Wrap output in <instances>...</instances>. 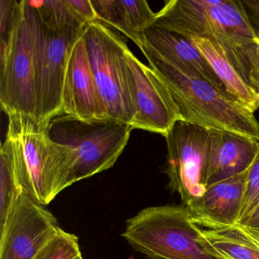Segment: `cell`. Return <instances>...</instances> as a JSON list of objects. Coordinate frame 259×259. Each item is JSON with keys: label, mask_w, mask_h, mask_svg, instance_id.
<instances>
[{"label": "cell", "mask_w": 259, "mask_h": 259, "mask_svg": "<svg viewBox=\"0 0 259 259\" xmlns=\"http://www.w3.org/2000/svg\"><path fill=\"white\" fill-rule=\"evenodd\" d=\"M242 225L259 233V204L253 210L252 213L248 216L246 220L241 223Z\"/></svg>", "instance_id": "cell-28"}, {"label": "cell", "mask_w": 259, "mask_h": 259, "mask_svg": "<svg viewBox=\"0 0 259 259\" xmlns=\"http://www.w3.org/2000/svg\"><path fill=\"white\" fill-rule=\"evenodd\" d=\"M22 191L11 144L6 139L0 151V227L7 221Z\"/></svg>", "instance_id": "cell-18"}, {"label": "cell", "mask_w": 259, "mask_h": 259, "mask_svg": "<svg viewBox=\"0 0 259 259\" xmlns=\"http://www.w3.org/2000/svg\"><path fill=\"white\" fill-rule=\"evenodd\" d=\"M35 72L34 13L29 1L22 0L10 40L0 49V103L7 116L36 121Z\"/></svg>", "instance_id": "cell-6"}, {"label": "cell", "mask_w": 259, "mask_h": 259, "mask_svg": "<svg viewBox=\"0 0 259 259\" xmlns=\"http://www.w3.org/2000/svg\"><path fill=\"white\" fill-rule=\"evenodd\" d=\"M33 13L35 34L36 122L42 126H48L54 118L63 112V89L69 57L86 27L51 31L42 25L34 9Z\"/></svg>", "instance_id": "cell-8"}, {"label": "cell", "mask_w": 259, "mask_h": 259, "mask_svg": "<svg viewBox=\"0 0 259 259\" xmlns=\"http://www.w3.org/2000/svg\"><path fill=\"white\" fill-rule=\"evenodd\" d=\"M207 60L227 94L251 113L259 108V98L227 60L219 46L206 39H192Z\"/></svg>", "instance_id": "cell-17"}, {"label": "cell", "mask_w": 259, "mask_h": 259, "mask_svg": "<svg viewBox=\"0 0 259 259\" xmlns=\"http://www.w3.org/2000/svg\"><path fill=\"white\" fill-rule=\"evenodd\" d=\"M122 236L148 259H217L203 246L202 229L183 204L142 209L127 220Z\"/></svg>", "instance_id": "cell-3"}, {"label": "cell", "mask_w": 259, "mask_h": 259, "mask_svg": "<svg viewBox=\"0 0 259 259\" xmlns=\"http://www.w3.org/2000/svg\"><path fill=\"white\" fill-rule=\"evenodd\" d=\"M167 147L165 174L168 187L187 205L207 189L210 128L179 120L164 136Z\"/></svg>", "instance_id": "cell-9"}, {"label": "cell", "mask_w": 259, "mask_h": 259, "mask_svg": "<svg viewBox=\"0 0 259 259\" xmlns=\"http://www.w3.org/2000/svg\"><path fill=\"white\" fill-rule=\"evenodd\" d=\"M122 11L123 34L142 48V36L156 21L154 13L145 0H119Z\"/></svg>", "instance_id": "cell-20"}, {"label": "cell", "mask_w": 259, "mask_h": 259, "mask_svg": "<svg viewBox=\"0 0 259 259\" xmlns=\"http://www.w3.org/2000/svg\"><path fill=\"white\" fill-rule=\"evenodd\" d=\"M201 243L217 259H259V233L242 224L202 230Z\"/></svg>", "instance_id": "cell-16"}, {"label": "cell", "mask_w": 259, "mask_h": 259, "mask_svg": "<svg viewBox=\"0 0 259 259\" xmlns=\"http://www.w3.org/2000/svg\"><path fill=\"white\" fill-rule=\"evenodd\" d=\"M141 51L167 87L182 120L259 139V122L254 113L228 94L168 63L146 47Z\"/></svg>", "instance_id": "cell-2"}, {"label": "cell", "mask_w": 259, "mask_h": 259, "mask_svg": "<svg viewBox=\"0 0 259 259\" xmlns=\"http://www.w3.org/2000/svg\"><path fill=\"white\" fill-rule=\"evenodd\" d=\"M143 46L168 63L209 81L227 94L214 71L192 39L152 25L142 36V48Z\"/></svg>", "instance_id": "cell-14"}, {"label": "cell", "mask_w": 259, "mask_h": 259, "mask_svg": "<svg viewBox=\"0 0 259 259\" xmlns=\"http://www.w3.org/2000/svg\"><path fill=\"white\" fill-rule=\"evenodd\" d=\"M62 114L81 120L110 119L94 77L83 34L74 45L69 57Z\"/></svg>", "instance_id": "cell-12"}, {"label": "cell", "mask_w": 259, "mask_h": 259, "mask_svg": "<svg viewBox=\"0 0 259 259\" xmlns=\"http://www.w3.org/2000/svg\"><path fill=\"white\" fill-rule=\"evenodd\" d=\"M259 204V150L246 172L245 198L239 221L241 224L252 213Z\"/></svg>", "instance_id": "cell-23"}, {"label": "cell", "mask_w": 259, "mask_h": 259, "mask_svg": "<svg viewBox=\"0 0 259 259\" xmlns=\"http://www.w3.org/2000/svg\"><path fill=\"white\" fill-rule=\"evenodd\" d=\"M75 16L87 25L91 22L98 21L96 12L92 4V0H66Z\"/></svg>", "instance_id": "cell-26"}, {"label": "cell", "mask_w": 259, "mask_h": 259, "mask_svg": "<svg viewBox=\"0 0 259 259\" xmlns=\"http://www.w3.org/2000/svg\"><path fill=\"white\" fill-rule=\"evenodd\" d=\"M42 25L51 31L84 28L66 0H29Z\"/></svg>", "instance_id": "cell-19"}, {"label": "cell", "mask_w": 259, "mask_h": 259, "mask_svg": "<svg viewBox=\"0 0 259 259\" xmlns=\"http://www.w3.org/2000/svg\"><path fill=\"white\" fill-rule=\"evenodd\" d=\"M255 38L259 40V0H241Z\"/></svg>", "instance_id": "cell-27"}, {"label": "cell", "mask_w": 259, "mask_h": 259, "mask_svg": "<svg viewBox=\"0 0 259 259\" xmlns=\"http://www.w3.org/2000/svg\"><path fill=\"white\" fill-rule=\"evenodd\" d=\"M61 229L51 211L22 191L0 227V259H34Z\"/></svg>", "instance_id": "cell-10"}, {"label": "cell", "mask_w": 259, "mask_h": 259, "mask_svg": "<svg viewBox=\"0 0 259 259\" xmlns=\"http://www.w3.org/2000/svg\"><path fill=\"white\" fill-rule=\"evenodd\" d=\"M20 1L0 0V49L8 43L19 13Z\"/></svg>", "instance_id": "cell-25"}, {"label": "cell", "mask_w": 259, "mask_h": 259, "mask_svg": "<svg viewBox=\"0 0 259 259\" xmlns=\"http://www.w3.org/2000/svg\"><path fill=\"white\" fill-rule=\"evenodd\" d=\"M246 172L218 182L187 204L195 224L209 230L234 225L239 221L243 206Z\"/></svg>", "instance_id": "cell-13"}, {"label": "cell", "mask_w": 259, "mask_h": 259, "mask_svg": "<svg viewBox=\"0 0 259 259\" xmlns=\"http://www.w3.org/2000/svg\"><path fill=\"white\" fill-rule=\"evenodd\" d=\"M94 77L110 119L132 125L135 116L125 59V42L99 21L83 34Z\"/></svg>", "instance_id": "cell-7"}, {"label": "cell", "mask_w": 259, "mask_h": 259, "mask_svg": "<svg viewBox=\"0 0 259 259\" xmlns=\"http://www.w3.org/2000/svg\"><path fill=\"white\" fill-rule=\"evenodd\" d=\"M133 130L130 124L113 119L81 120L65 114L48 125L50 138L73 152L75 183L113 167Z\"/></svg>", "instance_id": "cell-5"}, {"label": "cell", "mask_w": 259, "mask_h": 259, "mask_svg": "<svg viewBox=\"0 0 259 259\" xmlns=\"http://www.w3.org/2000/svg\"><path fill=\"white\" fill-rule=\"evenodd\" d=\"M153 25L210 40L224 52L255 38L241 0H170Z\"/></svg>", "instance_id": "cell-4"}, {"label": "cell", "mask_w": 259, "mask_h": 259, "mask_svg": "<svg viewBox=\"0 0 259 259\" xmlns=\"http://www.w3.org/2000/svg\"><path fill=\"white\" fill-rule=\"evenodd\" d=\"M8 117L6 139L11 144L21 186L37 202L48 205L75 183L73 152L54 142L48 126L23 115Z\"/></svg>", "instance_id": "cell-1"}, {"label": "cell", "mask_w": 259, "mask_h": 259, "mask_svg": "<svg viewBox=\"0 0 259 259\" xmlns=\"http://www.w3.org/2000/svg\"><path fill=\"white\" fill-rule=\"evenodd\" d=\"M125 59L135 111L132 127L166 136L177 121L182 120L167 87L157 72L142 63L127 45Z\"/></svg>", "instance_id": "cell-11"}, {"label": "cell", "mask_w": 259, "mask_h": 259, "mask_svg": "<svg viewBox=\"0 0 259 259\" xmlns=\"http://www.w3.org/2000/svg\"><path fill=\"white\" fill-rule=\"evenodd\" d=\"M239 57L246 72L247 84L259 98V40L253 39L239 46Z\"/></svg>", "instance_id": "cell-22"}, {"label": "cell", "mask_w": 259, "mask_h": 259, "mask_svg": "<svg viewBox=\"0 0 259 259\" xmlns=\"http://www.w3.org/2000/svg\"><path fill=\"white\" fill-rule=\"evenodd\" d=\"M92 4L98 21L122 33L123 24L119 0H92Z\"/></svg>", "instance_id": "cell-24"}, {"label": "cell", "mask_w": 259, "mask_h": 259, "mask_svg": "<svg viewBox=\"0 0 259 259\" xmlns=\"http://www.w3.org/2000/svg\"><path fill=\"white\" fill-rule=\"evenodd\" d=\"M210 130L207 187L246 172L259 150V139L224 130Z\"/></svg>", "instance_id": "cell-15"}, {"label": "cell", "mask_w": 259, "mask_h": 259, "mask_svg": "<svg viewBox=\"0 0 259 259\" xmlns=\"http://www.w3.org/2000/svg\"><path fill=\"white\" fill-rule=\"evenodd\" d=\"M81 255L78 236L61 229L34 259H75Z\"/></svg>", "instance_id": "cell-21"}, {"label": "cell", "mask_w": 259, "mask_h": 259, "mask_svg": "<svg viewBox=\"0 0 259 259\" xmlns=\"http://www.w3.org/2000/svg\"><path fill=\"white\" fill-rule=\"evenodd\" d=\"M75 259H84V257H82V255L78 256V257H77Z\"/></svg>", "instance_id": "cell-29"}]
</instances>
